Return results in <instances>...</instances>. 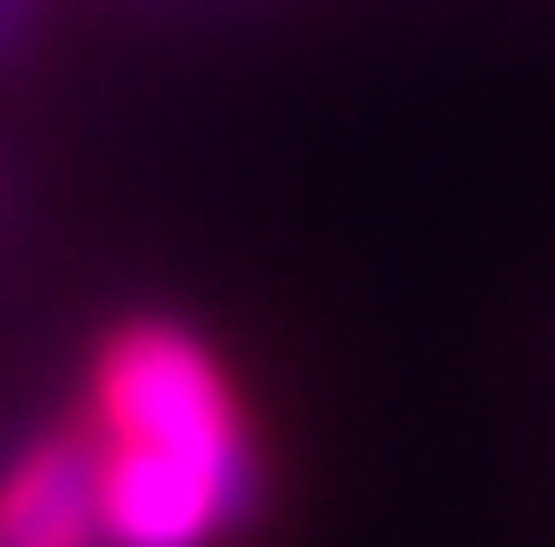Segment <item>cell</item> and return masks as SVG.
Wrapping results in <instances>:
<instances>
[{"instance_id":"6da1fadb","label":"cell","mask_w":555,"mask_h":547,"mask_svg":"<svg viewBox=\"0 0 555 547\" xmlns=\"http://www.w3.org/2000/svg\"><path fill=\"white\" fill-rule=\"evenodd\" d=\"M90 425L99 442L189 449V458H261L221 352L180 319H122L90 352Z\"/></svg>"},{"instance_id":"7a4b0ae2","label":"cell","mask_w":555,"mask_h":547,"mask_svg":"<svg viewBox=\"0 0 555 547\" xmlns=\"http://www.w3.org/2000/svg\"><path fill=\"white\" fill-rule=\"evenodd\" d=\"M0 547H99V425H50L0 466Z\"/></svg>"},{"instance_id":"3957f363","label":"cell","mask_w":555,"mask_h":547,"mask_svg":"<svg viewBox=\"0 0 555 547\" xmlns=\"http://www.w3.org/2000/svg\"><path fill=\"white\" fill-rule=\"evenodd\" d=\"M41 17H50V0H0V74H17L34 58Z\"/></svg>"}]
</instances>
